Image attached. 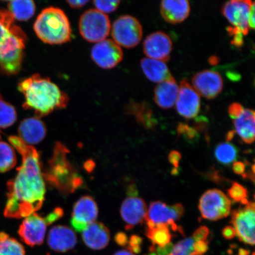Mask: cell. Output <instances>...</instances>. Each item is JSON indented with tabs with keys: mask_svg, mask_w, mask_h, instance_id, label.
Returning <instances> with one entry per match:
<instances>
[{
	"mask_svg": "<svg viewBox=\"0 0 255 255\" xmlns=\"http://www.w3.org/2000/svg\"><path fill=\"white\" fill-rule=\"evenodd\" d=\"M8 141L20 153L22 163L16 176L7 183L4 215L8 218H25L40 209L45 199L46 186L40 157L36 148L18 136H9Z\"/></svg>",
	"mask_w": 255,
	"mask_h": 255,
	"instance_id": "obj_1",
	"label": "cell"
},
{
	"mask_svg": "<svg viewBox=\"0 0 255 255\" xmlns=\"http://www.w3.org/2000/svg\"><path fill=\"white\" fill-rule=\"evenodd\" d=\"M18 89L25 98L23 108L33 110L37 117L47 116L69 104L68 96L58 86L38 73L20 82Z\"/></svg>",
	"mask_w": 255,
	"mask_h": 255,
	"instance_id": "obj_2",
	"label": "cell"
},
{
	"mask_svg": "<svg viewBox=\"0 0 255 255\" xmlns=\"http://www.w3.org/2000/svg\"><path fill=\"white\" fill-rule=\"evenodd\" d=\"M27 40L10 12L0 9V67L5 73L14 75L20 71Z\"/></svg>",
	"mask_w": 255,
	"mask_h": 255,
	"instance_id": "obj_3",
	"label": "cell"
},
{
	"mask_svg": "<svg viewBox=\"0 0 255 255\" xmlns=\"http://www.w3.org/2000/svg\"><path fill=\"white\" fill-rule=\"evenodd\" d=\"M69 153V149L65 145L57 142L43 175L44 179L51 186L66 195L74 193L84 184L81 175L68 158Z\"/></svg>",
	"mask_w": 255,
	"mask_h": 255,
	"instance_id": "obj_4",
	"label": "cell"
},
{
	"mask_svg": "<svg viewBox=\"0 0 255 255\" xmlns=\"http://www.w3.org/2000/svg\"><path fill=\"white\" fill-rule=\"evenodd\" d=\"M34 30L44 43L62 44L71 40L72 29L62 9L50 7L43 9L34 24Z\"/></svg>",
	"mask_w": 255,
	"mask_h": 255,
	"instance_id": "obj_5",
	"label": "cell"
},
{
	"mask_svg": "<svg viewBox=\"0 0 255 255\" xmlns=\"http://www.w3.org/2000/svg\"><path fill=\"white\" fill-rule=\"evenodd\" d=\"M64 215L63 210L57 207L46 217L36 213L25 218L18 229V235L21 241L28 246H39L43 243L48 226L59 221Z\"/></svg>",
	"mask_w": 255,
	"mask_h": 255,
	"instance_id": "obj_6",
	"label": "cell"
},
{
	"mask_svg": "<svg viewBox=\"0 0 255 255\" xmlns=\"http://www.w3.org/2000/svg\"><path fill=\"white\" fill-rule=\"evenodd\" d=\"M79 28L84 39L97 43L106 39L110 34L111 21L107 14L97 9H89L80 18Z\"/></svg>",
	"mask_w": 255,
	"mask_h": 255,
	"instance_id": "obj_7",
	"label": "cell"
},
{
	"mask_svg": "<svg viewBox=\"0 0 255 255\" xmlns=\"http://www.w3.org/2000/svg\"><path fill=\"white\" fill-rule=\"evenodd\" d=\"M111 31L115 42L127 49L135 47L142 39V25L136 18L130 15H122L117 18Z\"/></svg>",
	"mask_w": 255,
	"mask_h": 255,
	"instance_id": "obj_8",
	"label": "cell"
},
{
	"mask_svg": "<svg viewBox=\"0 0 255 255\" xmlns=\"http://www.w3.org/2000/svg\"><path fill=\"white\" fill-rule=\"evenodd\" d=\"M232 202L224 193L218 189L209 190L203 194L199 208L204 219L216 221L227 218L231 211Z\"/></svg>",
	"mask_w": 255,
	"mask_h": 255,
	"instance_id": "obj_9",
	"label": "cell"
},
{
	"mask_svg": "<svg viewBox=\"0 0 255 255\" xmlns=\"http://www.w3.org/2000/svg\"><path fill=\"white\" fill-rule=\"evenodd\" d=\"M184 208L181 203L168 206L161 202H152L147 210L145 222L148 228L158 225H168L174 232L178 228L175 221H178L183 216Z\"/></svg>",
	"mask_w": 255,
	"mask_h": 255,
	"instance_id": "obj_10",
	"label": "cell"
},
{
	"mask_svg": "<svg viewBox=\"0 0 255 255\" xmlns=\"http://www.w3.org/2000/svg\"><path fill=\"white\" fill-rule=\"evenodd\" d=\"M255 203L250 202L244 207L233 210L231 215V223L239 240L253 246L255 245Z\"/></svg>",
	"mask_w": 255,
	"mask_h": 255,
	"instance_id": "obj_11",
	"label": "cell"
},
{
	"mask_svg": "<svg viewBox=\"0 0 255 255\" xmlns=\"http://www.w3.org/2000/svg\"><path fill=\"white\" fill-rule=\"evenodd\" d=\"M98 215V207L93 197L83 196L73 206L71 225L76 231L82 232L95 222Z\"/></svg>",
	"mask_w": 255,
	"mask_h": 255,
	"instance_id": "obj_12",
	"label": "cell"
},
{
	"mask_svg": "<svg viewBox=\"0 0 255 255\" xmlns=\"http://www.w3.org/2000/svg\"><path fill=\"white\" fill-rule=\"evenodd\" d=\"M124 54L121 47L113 40L105 39L95 44L91 58L101 68H115L122 61Z\"/></svg>",
	"mask_w": 255,
	"mask_h": 255,
	"instance_id": "obj_13",
	"label": "cell"
},
{
	"mask_svg": "<svg viewBox=\"0 0 255 255\" xmlns=\"http://www.w3.org/2000/svg\"><path fill=\"white\" fill-rule=\"evenodd\" d=\"M200 104V96L187 79H183L175 104L178 113L187 119H193L199 113Z\"/></svg>",
	"mask_w": 255,
	"mask_h": 255,
	"instance_id": "obj_14",
	"label": "cell"
},
{
	"mask_svg": "<svg viewBox=\"0 0 255 255\" xmlns=\"http://www.w3.org/2000/svg\"><path fill=\"white\" fill-rule=\"evenodd\" d=\"M253 1L250 0H232L223 5L222 12L233 27L240 30L244 36L250 31L249 14Z\"/></svg>",
	"mask_w": 255,
	"mask_h": 255,
	"instance_id": "obj_15",
	"label": "cell"
},
{
	"mask_svg": "<svg viewBox=\"0 0 255 255\" xmlns=\"http://www.w3.org/2000/svg\"><path fill=\"white\" fill-rule=\"evenodd\" d=\"M173 43L170 37L162 31H156L146 37L143 50L148 58L167 62L170 58Z\"/></svg>",
	"mask_w": 255,
	"mask_h": 255,
	"instance_id": "obj_16",
	"label": "cell"
},
{
	"mask_svg": "<svg viewBox=\"0 0 255 255\" xmlns=\"http://www.w3.org/2000/svg\"><path fill=\"white\" fill-rule=\"evenodd\" d=\"M191 82L197 93L209 100L218 97L223 90V79L218 72L206 70L197 73Z\"/></svg>",
	"mask_w": 255,
	"mask_h": 255,
	"instance_id": "obj_17",
	"label": "cell"
},
{
	"mask_svg": "<svg viewBox=\"0 0 255 255\" xmlns=\"http://www.w3.org/2000/svg\"><path fill=\"white\" fill-rule=\"evenodd\" d=\"M120 213L126 229L130 230L134 226L145 222L147 214V207L145 201L136 197H129L124 201L121 205Z\"/></svg>",
	"mask_w": 255,
	"mask_h": 255,
	"instance_id": "obj_18",
	"label": "cell"
},
{
	"mask_svg": "<svg viewBox=\"0 0 255 255\" xmlns=\"http://www.w3.org/2000/svg\"><path fill=\"white\" fill-rule=\"evenodd\" d=\"M77 242L74 231L64 225L54 226L47 236V244L49 248L58 253L71 251L76 247Z\"/></svg>",
	"mask_w": 255,
	"mask_h": 255,
	"instance_id": "obj_19",
	"label": "cell"
},
{
	"mask_svg": "<svg viewBox=\"0 0 255 255\" xmlns=\"http://www.w3.org/2000/svg\"><path fill=\"white\" fill-rule=\"evenodd\" d=\"M82 238L86 246L92 250L100 251L109 244L111 234L104 223L95 222L82 232Z\"/></svg>",
	"mask_w": 255,
	"mask_h": 255,
	"instance_id": "obj_20",
	"label": "cell"
},
{
	"mask_svg": "<svg viewBox=\"0 0 255 255\" xmlns=\"http://www.w3.org/2000/svg\"><path fill=\"white\" fill-rule=\"evenodd\" d=\"M45 124L39 117L28 118L22 121L18 127V137L28 145L37 144L45 138Z\"/></svg>",
	"mask_w": 255,
	"mask_h": 255,
	"instance_id": "obj_21",
	"label": "cell"
},
{
	"mask_svg": "<svg viewBox=\"0 0 255 255\" xmlns=\"http://www.w3.org/2000/svg\"><path fill=\"white\" fill-rule=\"evenodd\" d=\"M160 11L162 18L167 23H180L189 17L190 2L187 0H164L161 2Z\"/></svg>",
	"mask_w": 255,
	"mask_h": 255,
	"instance_id": "obj_22",
	"label": "cell"
},
{
	"mask_svg": "<svg viewBox=\"0 0 255 255\" xmlns=\"http://www.w3.org/2000/svg\"><path fill=\"white\" fill-rule=\"evenodd\" d=\"M178 88L173 76L167 81L159 83L154 90L155 103L162 109H170L176 102Z\"/></svg>",
	"mask_w": 255,
	"mask_h": 255,
	"instance_id": "obj_23",
	"label": "cell"
},
{
	"mask_svg": "<svg viewBox=\"0 0 255 255\" xmlns=\"http://www.w3.org/2000/svg\"><path fill=\"white\" fill-rule=\"evenodd\" d=\"M255 111L251 109H244L239 116L233 120L236 132L242 141L251 144L255 141Z\"/></svg>",
	"mask_w": 255,
	"mask_h": 255,
	"instance_id": "obj_24",
	"label": "cell"
},
{
	"mask_svg": "<svg viewBox=\"0 0 255 255\" xmlns=\"http://www.w3.org/2000/svg\"><path fill=\"white\" fill-rule=\"evenodd\" d=\"M141 66L146 77L151 82L159 84L173 77L164 62L143 58L141 61Z\"/></svg>",
	"mask_w": 255,
	"mask_h": 255,
	"instance_id": "obj_25",
	"label": "cell"
},
{
	"mask_svg": "<svg viewBox=\"0 0 255 255\" xmlns=\"http://www.w3.org/2000/svg\"><path fill=\"white\" fill-rule=\"evenodd\" d=\"M8 11L14 20L26 21L29 20L36 11V4L31 0H17L8 2Z\"/></svg>",
	"mask_w": 255,
	"mask_h": 255,
	"instance_id": "obj_26",
	"label": "cell"
},
{
	"mask_svg": "<svg viewBox=\"0 0 255 255\" xmlns=\"http://www.w3.org/2000/svg\"><path fill=\"white\" fill-rule=\"evenodd\" d=\"M127 113L134 116L139 123L146 128H151L156 125V121L153 118L152 110L146 103H133L128 105Z\"/></svg>",
	"mask_w": 255,
	"mask_h": 255,
	"instance_id": "obj_27",
	"label": "cell"
},
{
	"mask_svg": "<svg viewBox=\"0 0 255 255\" xmlns=\"http://www.w3.org/2000/svg\"><path fill=\"white\" fill-rule=\"evenodd\" d=\"M215 156L219 163L231 165L238 157V149L232 143L226 142L219 143L215 149Z\"/></svg>",
	"mask_w": 255,
	"mask_h": 255,
	"instance_id": "obj_28",
	"label": "cell"
},
{
	"mask_svg": "<svg viewBox=\"0 0 255 255\" xmlns=\"http://www.w3.org/2000/svg\"><path fill=\"white\" fill-rule=\"evenodd\" d=\"M0 255H25L23 245L5 232H0Z\"/></svg>",
	"mask_w": 255,
	"mask_h": 255,
	"instance_id": "obj_29",
	"label": "cell"
},
{
	"mask_svg": "<svg viewBox=\"0 0 255 255\" xmlns=\"http://www.w3.org/2000/svg\"><path fill=\"white\" fill-rule=\"evenodd\" d=\"M146 235L152 243L164 247L170 243L172 235L170 232V226L168 225H158L151 228L146 229Z\"/></svg>",
	"mask_w": 255,
	"mask_h": 255,
	"instance_id": "obj_30",
	"label": "cell"
},
{
	"mask_svg": "<svg viewBox=\"0 0 255 255\" xmlns=\"http://www.w3.org/2000/svg\"><path fill=\"white\" fill-rule=\"evenodd\" d=\"M17 164L14 149L9 143L0 141V173L11 170Z\"/></svg>",
	"mask_w": 255,
	"mask_h": 255,
	"instance_id": "obj_31",
	"label": "cell"
},
{
	"mask_svg": "<svg viewBox=\"0 0 255 255\" xmlns=\"http://www.w3.org/2000/svg\"><path fill=\"white\" fill-rule=\"evenodd\" d=\"M17 113L15 108L3 100L0 95V132L1 129L7 128L15 123Z\"/></svg>",
	"mask_w": 255,
	"mask_h": 255,
	"instance_id": "obj_32",
	"label": "cell"
},
{
	"mask_svg": "<svg viewBox=\"0 0 255 255\" xmlns=\"http://www.w3.org/2000/svg\"><path fill=\"white\" fill-rule=\"evenodd\" d=\"M228 193L229 196L236 202H241L244 205H247L249 203L247 189L237 182L232 183L231 187L228 190Z\"/></svg>",
	"mask_w": 255,
	"mask_h": 255,
	"instance_id": "obj_33",
	"label": "cell"
},
{
	"mask_svg": "<svg viewBox=\"0 0 255 255\" xmlns=\"http://www.w3.org/2000/svg\"><path fill=\"white\" fill-rule=\"evenodd\" d=\"M194 241L192 238H187L175 245L169 255H203L194 250Z\"/></svg>",
	"mask_w": 255,
	"mask_h": 255,
	"instance_id": "obj_34",
	"label": "cell"
},
{
	"mask_svg": "<svg viewBox=\"0 0 255 255\" xmlns=\"http://www.w3.org/2000/svg\"><path fill=\"white\" fill-rule=\"evenodd\" d=\"M120 1H94V4L97 10L104 14L110 13L119 7Z\"/></svg>",
	"mask_w": 255,
	"mask_h": 255,
	"instance_id": "obj_35",
	"label": "cell"
},
{
	"mask_svg": "<svg viewBox=\"0 0 255 255\" xmlns=\"http://www.w3.org/2000/svg\"><path fill=\"white\" fill-rule=\"evenodd\" d=\"M228 31L232 40L231 43L237 47H241L244 44V34L237 28L233 27H228Z\"/></svg>",
	"mask_w": 255,
	"mask_h": 255,
	"instance_id": "obj_36",
	"label": "cell"
},
{
	"mask_svg": "<svg viewBox=\"0 0 255 255\" xmlns=\"http://www.w3.org/2000/svg\"><path fill=\"white\" fill-rule=\"evenodd\" d=\"M142 243V239L141 237L137 235H132L128 241V249L130 253L139 254L141 251V248L140 246H141Z\"/></svg>",
	"mask_w": 255,
	"mask_h": 255,
	"instance_id": "obj_37",
	"label": "cell"
},
{
	"mask_svg": "<svg viewBox=\"0 0 255 255\" xmlns=\"http://www.w3.org/2000/svg\"><path fill=\"white\" fill-rule=\"evenodd\" d=\"M179 134H183L188 139L192 140L197 137V132L193 128L189 127L183 124H180L177 128Z\"/></svg>",
	"mask_w": 255,
	"mask_h": 255,
	"instance_id": "obj_38",
	"label": "cell"
},
{
	"mask_svg": "<svg viewBox=\"0 0 255 255\" xmlns=\"http://www.w3.org/2000/svg\"><path fill=\"white\" fill-rule=\"evenodd\" d=\"M210 234V231L206 226H201L194 232L193 239L196 242L206 241Z\"/></svg>",
	"mask_w": 255,
	"mask_h": 255,
	"instance_id": "obj_39",
	"label": "cell"
},
{
	"mask_svg": "<svg viewBox=\"0 0 255 255\" xmlns=\"http://www.w3.org/2000/svg\"><path fill=\"white\" fill-rule=\"evenodd\" d=\"M244 109L245 108L241 104L235 103L232 104L229 107L228 113L231 119L234 120L244 111Z\"/></svg>",
	"mask_w": 255,
	"mask_h": 255,
	"instance_id": "obj_40",
	"label": "cell"
},
{
	"mask_svg": "<svg viewBox=\"0 0 255 255\" xmlns=\"http://www.w3.org/2000/svg\"><path fill=\"white\" fill-rule=\"evenodd\" d=\"M181 159V154L179 151H172L168 155V160L170 164L173 165L175 168H178L179 166L180 161Z\"/></svg>",
	"mask_w": 255,
	"mask_h": 255,
	"instance_id": "obj_41",
	"label": "cell"
},
{
	"mask_svg": "<svg viewBox=\"0 0 255 255\" xmlns=\"http://www.w3.org/2000/svg\"><path fill=\"white\" fill-rule=\"evenodd\" d=\"M194 250L201 255L205 253L208 250V244L206 241H198L194 242Z\"/></svg>",
	"mask_w": 255,
	"mask_h": 255,
	"instance_id": "obj_42",
	"label": "cell"
},
{
	"mask_svg": "<svg viewBox=\"0 0 255 255\" xmlns=\"http://www.w3.org/2000/svg\"><path fill=\"white\" fill-rule=\"evenodd\" d=\"M174 245L173 244L169 243L164 247H158L155 248V252L157 255H169L173 250Z\"/></svg>",
	"mask_w": 255,
	"mask_h": 255,
	"instance_id": "obj_43",
	"label": "cell"
},
{
	"mask_svg": "<svg viewBox=\"0 0 255 255\" xmlns=\"http://www.w3.org/2000/svg\"><path fill=\"white\" fill-rule=\"evenodd\" d=\"M222 235L225 239L231 240V239H234L237 236V234H236L234 227L228 226L223 229Z\"/></svg>",
	"mask_w": 255,
	"mask_h": 255,
	"instance_id": "obj_44",
	"label": "cell"
},
{
	"mask_svg": "<svg viewBox=\"0 0 255 255\" xmlns=\"http://www.w3.org/2000/svg\"><path fill=\"white\" fill-rule=\"evenodd\" d=\"M115 240L120 246H127L128 243V238L126 234L123 232H119L115 237Z\"/></svg>",
	"mask_w": 255,
	"mask_h": 255,
	"instance_id": "obj_45",
	"label": "cell"
},
{
	"mask_svg": "<svg viewBox=\"0 0 255 255\" xmlns=\"http://www.w3.org/2000/svg\"><path fill=\"white\" fill-rule=\"evenodd\" d=\"M233 170L238 175H243L245 171V164L241 161L235 162L233 164Z\"/></svg>",
	"mask_w": 255,
	"mask_h": 255,
	"instance_id": "obj_46",
	"label": "cell"
},
{
	"mask_svg": "<svg viewBox=\"0 0 255 255\" xmlns=\"http://www.w3.org/2000/svg\"><path fill=\"white\" fill-rule=\"evenodd\" d=\"M248 23L250 29L254 30L255 28V2L254 1L250 8Z\"/></svg>",
	"mask_w": 255,
	"mask_h": 255,
	"instance_id": "obj_47",
	"label": "cell"
},
{
	"mask_svg": "<svg viewBox=\"0 0 255 255\" xmlns=\"http://www.w3.org/2000/svg\"><path fill=\"white\" fill-rule=\"evenodd\" d=\"M70 7L73 8H80L84 7L89 2L88 0H76V1H67Z\"/></svg>",
	"mask_w": 255,
	"mask_h": 255,
	"instance_id": "obj_48",
	"label": "cell"
},
{
	"mask_svg": "<svg viewBox=\"0 0 255 255\" xmlns=\"http://www.w3.org/2000/svg\"><path fill=\"white\" fill-rule=\"evenodd\" d=\"M128 194L129 197H136L138 195V190H137L135 185H131L128 189Z\"/></svg>",
	"mask_w": 255,
	"mask_h": 255,
	"instance_id": "obj_49",
	"label": "cell"
},
{
	"mask_svg": "<svg viewBox=\"0 0 255 255\" xmlns=\"http://www.w3.org/2000/svg\"><path fill=\"white\" fill-rule=\"evenodd\" d=\"M235 133V130H232V131H229L227 133V135H226V140H227L228 142L231 141L233 138H234Z\"/></svg>",
	"mask_w": 255,
	"mask_h": 255,
	"instance_id": "obj_50",
	"label": "cell"
},
{
	"mask_svg": "<svg viewBox=\"0 0 255 255\" xmlns=\"http://www.w3.org/2000/svg\"><path fill=\"white\" fill-rule=\"evenodd\" d=\"M114 255H134L129 251L121 250L117 252Z\"/></svg>",
	"mask_w": 255,
	"mask_h": 255,
	"instance_id": "obj_51",
	"label": "cell"
},
{
	"mask_svg": "<svg viewBox=\"0 0 255 255\" xmlns=\"http://www.w3.org/2000/svg\"><path fill=\"white\" fill-rule=\"evenodd\" d=\"M250 251L244 250V249H241L239 251V255H250Z\"/></svg>",
	"mask_w": 255,
	"mask_h": 255,
	"instance_id": "obj_52",
	"label": "cell"
},
{
	"mask_svg": "<svg viewBox=\"0 0 255 255\" xmlns=\"http://www.w3.org/2000/svg\"><path fill=\"white\" fill-rule=\"evenodd\" d=\"M179 173V171H178L177 168H173V170L171 171V174L173 175H177Z\"/></svg>",
	"mask_w": 255,
	"mask_h": 255,
	"instance_id": "obj_53",
	"label": "cell"
},
{
	"mask_svg": "<svg viewBox=\"0 0 255 255\" xmlns=\"http://www.w3.org/2000/svg\"><path fill=\"white\" fill-rule=\"evenodd\" d=\"M149 255H157V254L154 253H151L150 254H149Z\"/></svg>",
	"mask_w": 255,
	"mask_h": 255,
	"instance_id": "obj_54",
	"label": "cell"
},
{
	"mask_svg": "<svg viewBox=\"0 0 255 255\" xmlns=\"http://www.w3.org/2000/svg\"><path fill=\"white\" fill-rule=\"evenodd\" d=\"M0 138H1V134H0Z\"/></svg>",
	"mask_w": 255,
	"mask_h": 255,
	"instance_id": "obj_55",
	"label": "cell"
}]
</instances>
